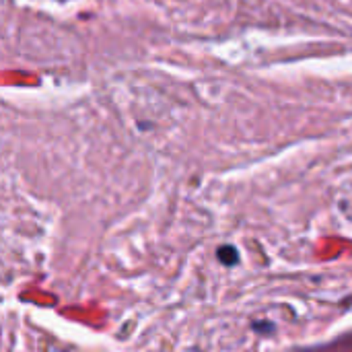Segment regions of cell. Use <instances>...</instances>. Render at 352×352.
Listing matches in <instances>:
<instances>
[{"mask_svg":"<svg viewBox=\"0 0 352 352\" xmlns=\"http://www.w3.org/2000/svg\"><path fill=\"white\" fill-rule=\"evenodd\" d=\"M217 258H219V262H223L225 266H233V264L239 262V252H237L233 245H221V248L217 250Z\"/></svg>","mask_w":352,"mask_h":352,"instance_id":"cell-1","label":"cell"},{"mask_svg":"<svg viewBox=\"0 0 352 352\" xmlns=\"http://www.w3.org/2000/svg\"><path fill=\"white\" fill-rule=\"evenodd\" d=\"M252 328L256 332H274V324H270V322H254Z\"/></svg>","mask_w":352,"mask_h":352,"instance_id":"cell-2","label":"cell"}]
</instances>
